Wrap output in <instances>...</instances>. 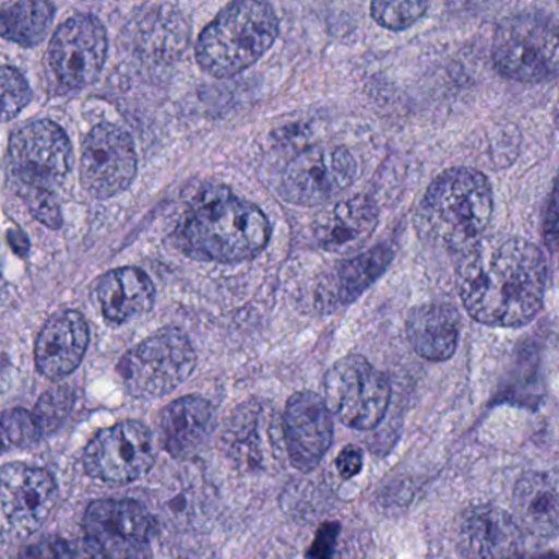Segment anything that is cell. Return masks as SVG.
I'll use <instances>...</instances> for the list:
<instances>
[{
	"label": "cell",
	"mask_w": 559,
	"mask_h": 559,
	"mask_svg": "<svg viewBox=\"0 0 559 559\" xmlns=\"http://www.w3.org/2000/svg\"><path fill=\"white\" fill-rule=\"evenodd\" d=\"M558 24L549 15H513L493 35V67L520 83L552 80L558 73Z\"/></svg>",
	"instance_id": "5"
},
{
	"label": "cell",
	"mask_w": 559,
	"mask_h": 559,
	"mask_svg": "<svg viewBox=\"0 0 559 559\" xmlns=\"http://www.w3.org/2000/svg\"><path fill=\"white\" fill-rule=\"evenodd\" d=\"M32 91L25 78L11 67H0V123L15 119L31 104Z\"/></svg>",
	"instance_id": "27"
},
{
	"label": "cell",
	"mask_w": 559,
	"mask_h": 559,
	"mask_svg": "<svg viewBox=\"0 0 559 559\" xmlns=\"http://www.w3.org/2000/svg\"><path fill=\"white\" fill-rule=\"evenodd\" d=\"M326 408L346 427H378L391 402V384L368 359L349 355L338 359L323 379Z\"/></svg>",
	"instance_id": "7"
},
{
	"label": "cell",
	"mask_w": 559,
	"mask_h": 559,
	"mask_svg": "<svg viewBox=\"0 0 559 559\" xmlns=\"http://www.w3.org/2000/svg\"><path fill=\"white\" fill-rule=\"evenodd\" d=\"M545 241L549 250L556 251V241H558V209H556L555 191H552L551 201H549V211H546Z\"/></svg>",
	"instance_id": "33"
},
{
	"label": "cell",
	"mask_w": 559,
	"mask_h": 559,
	"mask_svg": "<svg viewBox=\"0 0 559 559\" xmlns=\"http://www.w3.org/2000/svg\"><path fill=\"white\" fill-rule=\"evenodd\" d=\"M460 329V316L448 304H424L408 313V342L428 361H447L454 355Z\"/></svg>",
	"instance_id": "21"
},
{
	"label": "cell",
	"mask_w": 559,
	"mask_h": 559,
	"mask_svg": "<svg viewBox=\"0 0 559 559\" xmlns=\"http://www.w3.org/2000/svg\"><path fill=\"white\" fill-rule=\"evenodd\" d=\"M53 17L50 2H17L0 12V37L22 47H34L47 37Z\"/></svg>",
	"instance_id": "24"
},
{
	"label": "cell",
	"mask_w": 559,
	"mask_h": 559,
	"mask_svg": "<svg viewBox=\"0 0 559 559\" xmlns=\"http://www.w3.org/2000/svg\"><path fill=\"white\" fill-rule=\"evenodd\" d=\"M340 523L326 522L317 530L316 538L307 551L306 559H333L338 542Z\"/></svg>",
	"instance_id": "30"
},
{
	"label": "cell",
	"mask_w": 559,
	"mask_h": 559,
	"mask_svg": "<svg viewBox=\"0 0 559 559\" xmlns=\"http://www.w3.org/2000/svg\"><path fill=\"white\" fill-rule=\"evenodd\" d=\"M198 356L188 336L165 329L130 349L119 362L120 378L135 397H162L194 371Z\"/></svg>",
	"instance_id": "6"
},
{
	"label": "cell",
	"mask_w": 559,
	"mask_h": 559,
	"mask_svg": "<svg viewBox=\"0 0 559 559\" xmlns=\"http://www.w3.org/2000/svg\"><path fill=\"white\" fill-rule=\"evenodd\" d=\"M280 22L266 2L227 5L199 37V67L215 78H231L253 67L276 41Z\"/></svg>",
	"instance_id": "4"
},
{
	"label": "cell",
	"mask_w": 559,
	"mask_h": 559,
	"mask_svg": "<svg viewBox=\"0 0 559 559\" xmlns=\"http://www.w3.org/2000/svg\"><path fill=\"white\" fill-rule=\"evenodd\" d=\"M358 165L343 146H312L294 156L281 176V198L300 207L329 204L352 188Z\"/></svg>",
	"instance_id": "9"
},
{
	"label": "cell",
	"mask_w": 559,
	"mask_h": 559,
	"mask_svg": "<svg viewBox=\"0 0 559 559\" xmlns=\"http://www.w3.org/2000/svg\"><path fill=\"white\" fill-rule=\"evenodd\" d=\"M457 254V290L476 322L516 329L538 316L548 287L538 247L523 238L483 237Z\"/></svg>",
	"instance_id": "1"
},
{
	"label": "cell",
	"mask_w": 559,
	"mask_h": 559,
	"mask_svg": "<svg viewBox=\"0 0 559 559\" xmlns=\"http://www.w3.org/2000/svg\"><path fill=\"white\" fill-rule=\"evenodd\" d=\"M456 542L466 559H516L522 548L515 520L497 507H474L464 513Z\"/></svg>",
	"instance_id": "16"
},
{
	"label": "cell",
	"mask_w": 559,
	"mask_h": 559,
	"mask_svg": "<svg viewBox=\"0 0 559 559\" xmlns=\"http://www.w3.org/2000/svg\"><path fill=\"white\" fill-rule=\"evenodd\" d=\"M74 401H76L74 392L67 388V385L51 389V391L45 392L41 395L37 407L32 412L41 435L51 433V431L57 430L58 427L63 425L68 415L73 411Z\"/></svg>",
	"instance_id": "26"
},
{
	"label": "cell",
	"mask_w": 559,
	"mask_h": 559,
	"mask_svg": "<svg viewBox=\"0 0 559 559\" xmlns=\"http://www.w3.org/2000/svg\"><path fill=\"white\" fill-rule=\"evenodd\" d=\"M97 299L107 320L126 323L152 309L155 286L139 267H119L104 274L97 284Z\"/></svg>",
	"instance_id": "22"
},
{
	"label": "cell",
	"mask_w": 559,
	"mask_h": 559,
	"mask_svg": "<svg viewBox=\"0 0 559 559\" xmlns=\"http://www.w3.org/2000/svg\"><path fill=\"white\" fill-rule=\"evenodd\" d=\"M516 559H558V558H556L555 552H549V555L532 556V558H516Z\"/></svg>",
	"instance_id": "34"
},
{
	"label": "cell",
	"mask_w": 559,
	"mask_h": 559,
	"mask_svg": "<svg viewBox=\"0 0 559 559\" xmlns=\"http://www.w3.org/2000/svg\"><path fill=\"white\" fill-rule=\"evenodd\" d=\"M90 345V326L76 310H67L51 317L35 346L38 371L48 379L71 374L83 361Z\"/></svg>",
	"instance_id": "17"
},
{
	"label": "cell",
	"mask_w": 559,
	"mask_h": 559,
	"mask_svg": "<svg viewBox=\"0 0 559 559\" xmlns=\"http://www.w3.org/2000/svg\"><path fill=\"white\" fill-rule=\"evenodd\" d=\"M41 437L44 435H41L32 412L24 411V408H12V411L0 414V453L32 447Z\"/></svg>",
	"instance_id": "25"
},
{
	"label": "cell",
	"mask_w": 559,
	"mask_h": 559,
	"mask_svg": "<svg viewBox=\"0 0 559 559\" xmlns=\"http://www.w3.org/2000/svg\"><path fill=\"white\" fill-rule=\"evenodd\" d=\"M394 258V250L389 245H379L366 253L358 254L336 271L333 281V296L342 306L355 302L366 289L384 274Z\"/></svg>",
	"instance_id": "23"
},
{
	"label": "cell",
	"mask_w": 559,
	"mask_h": 559,
	"mask_svg": "<svg viewBox=\"0 0 559 559\" xmlns=\"http://www.w3.org/2000/svg\"><path fill=\"white\" fill-rule=\"evenodd\" d=\"M107 57V34L93 15L68 19L50 44L48 61L63 91H78L97 80Z\"/></svg>",
	"instance_id": "13"
},
{
	"label": "cell",
	"mask_w": 559,
	"mask_h": 559,
	"mask_svg": "<svg viewBox=\"0 0 559 559\" xmlns=\"http://www.w3.org/2000/svg\"><path fill=\"white\" fill-rule=\"evenodd\" d=\"M379 211L368 195L343 199L316 218L313 235L325 251L343 253L371 237L378 227Z\"/></svg>",
	"instance_id": "18"
},
{
	"label": "cell",
	"mask_w": 559,
	"mask_h": 559,
	"mask_svg": "<svg viewBox=\"0 0 559 559\" xmlns=\"http://www.w3.org/2000/svg\"><path fill=\"white\" fill-rule=\"evenodd\" d=\"M57 502V483L44 467L24 463L0 467V542H19L37 532Z\"/></svg>",
	"instance_id": "8"
},
{
	"label": "cell",
	"mask_w": 559,
	"mask_h": 559,
	"mask_svg": "<svg viewBox=\"0 0 559 559\" xmlns=\"http://www.w3.org/2000/svg\"><path fill=\"white\" fill-rule=\"evenodd\" d=\"M155 461L148 428L136 420L100 430L84 451V467L94 479L127 484L148 473Z\"/></svg>",
	"instance_id": "11"
},
{
	"label": "cell",
	"mask_w": 559,
	"mask_h": 559,
	"mask_svg": "<svg viewBox=\"0 0 559 559\" xmlns=\"http://www.w3.org/2000/svg\"><path fill=\"white\" fill-rule=\"evenodd\" d=\"M427 2L405 0V2H372L371 15L376 24L389 31H404L424 17Z\"/></svg>",
	"instance_id": "28"
},
{
	"label": "cell",
	"mask_w": 559,
	"mask_h": 559,
	"mask_svg": "<svg viewBox=\"0 0 559 559\" xmlns=\"http://www.w3.org/2000/svg\"><path fill=\"white\" fill-rule=\"evenodd\" d=\"M19 194L24 199L28 212L45 227L57 230L63 224V215L58 204L57 194L51 189L37 188V186L17 185Z\"/></svg>",
	"instance_id": "29"
},
{
	"label": "cell",
	"mask_w": 559,
	"mask_h": 559,
	"mask_svg": "<svg viewBox=\"0 0 559 559\" xmlns=\"http://www.w3.org/2000/svg\"><path fill=\"white\" fill-rule=\"evenodd\" d=\"M270 237L264 212L227 186L202 189L176 231V241L188 257L225 264L258 257Z\"/></svg>",
	"instance_id": "2"
},
{
	"label": "cell",
	"mask_w": 559,
	"mask_h": 559,
	"mask_svg": "<svg viewBox=\"0 0 559 559\" xmlns=\"http://www.w3.org/2000/svg\"><path fill=\"white\" fill-rule=\"evenodd\" d=\"M9 153L17 185L51 191L67 178L73 165L70 139L51 120H37L22 127L12 136Z\"/></svg>",
	"instance_id": "12"
},
{
	"label": "cell",
	"mask_w": 559,
	"mask_h": 559,
	"mask_svg": "<svg viewBox=\"0 0 559 559\" xmlns=\"http://www.w3.org/2000/svg\"><path fill=\"white\" fill-rule=\"evenodd\" d=\"M136 176V153L126 130L112 123L94 127L84 142L81 182L94 198L126 191Z\"/></svg>",
	"instance_id": "14"
},
{
	"label": "cell",
	"mask_w": 559,
	"mask_h": 559,
	"mask_svg": "<svg viewBox=\"0 0 559 559\" xmlns=\"http://www.w3.org/2000/svg\"><path fill=\"white\" fill-rule=\"evenodd\" d=\"M215 412L211 402L186 395L169 404L159 417L163 448L175 457H188L202 447L212 428Z\"/></svg>",
	"instance_id": "20"
},
{
	"label": "cell",
	"mask_w": 559,
	"mask_h": 559,
	"mask_svg": "<svg viewBox=\"0 0 559 559\" xmlns=\"http://www.w3.org/2000/svg\"><path fill=\"white\" fill-rule=\"evenodd\" d=\"M283 435L290 464L302 473L312 471L333 440V417L323 397L310 391L290 395L284 411Z\"/></svg>",
	"instance_id": "15"
},
{
	"label": "cell",
	"mask_w": 559,
	"mask_h": 559,
	"mask_svg": "<svg viewBox=\"0 0 559 559\" xmlns=\"http://www.w3.org/2000/svg\"><path fill=\"white\" fill-rule=\"evenodd\" d=\"M513 512L519 528L551 538L559 528L558 476L555 471L523 474L513 489Z\"/></svg>",
	"instance_id": "19"
},
{
	"label": "cell",
	"mask_w": 559,
	"mask_h": 559,
	"mask_svg": "<svg viewBox=\"0 0 559 559\" xmlns=\"http://www.w3.org/2000/svg\"><path fill=\"white\" fill-rule=\"evenodd\" d=\"M336 469H338L340 476L343 479H352L356 474L361 473L362 469V453L358 447L343 448L340 451L338 457H336Z\"/></svg>",
	"instance_id": "31"
},
{
	"label": "cell",
	"mask_w": 559,
	"mask_h": 559,
	"mask_svg": "<svg viewBox=\"0 0 559 559\" xmlns=\"http://www.w3.org/2000/svg\"><path fill=\"white\" fill-rule=\"evenodd\" d=\"M492 211V188L486 176L473 168H454L431 182L417 222L431 240L460 253L483 238Z\"/></svg>",
	"instance_id": "3"
},
{
	"label": "cell",
	"mask_w": 559,
	"mask_h": 559,
	"mask_svg": "<svg viewBox=\"0 0 559 559\" xmlns=\"http://www.w3.org/2000/svg\"><path fill=\"white\" fill-rule=\"evenodd\" d=\"M63 543L47 539V542L35 543L25 548L19 559H63Z\"/></svg>",
	"instance_id": "32"
},
{
	"label": "cell",
	"mask_w": 559,
	"mask_h": 559,
	"mask_svg": "<svg viewBox=\"0 0 559 559\" xmlns=\"http://www.w3.org/2000/svg\"><path fill=\"white\" fill-rule=\"evenodd\" d=\"M84 530L104 559H153L155 520L135 500L104 499L91 503L84 515Z\"/></svg>",
	"instance_id": "10"
}]
</instances>
